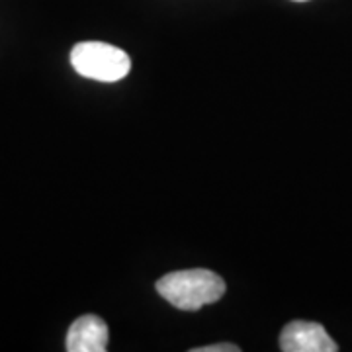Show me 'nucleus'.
I'll return each instance as SVG.
<instances>
[{
  "label": "nucleus",
  "instance_id": "obj_1",
  "mask_svg": "<svg viewBox=\"0 0 352 352\" xmlns=\"http://www.w3.org/2000/svg\"><path fill=\"white\" fill-rule=\"evenodd\" d=\"M157 292L170 305L182 311H196L215 303L226 294V282L212 270L192 268L170 272L157 282Z\"/></svg>",
  "mask_w": 352,
  "mask_h": 352
},
{
  "label": "nucleus",
  "instance_id": "obj_2",
  "mask_svg": "<svg viewBox=\"0 0 352 352\" xmlns=\"http://www.w3.org/2000/svg\"><path fill=\"white\" fill-rule=\"evenodd\" d=\"M71 65L78 75L100 82H118L131 71L126 51L104 41L76 43L71 51Z\"/></svg>",
  "mask_w": 352,
  "mask_h": 352
},
{
  "label": "nucleus",
  "instance_id": "obj_3",
  "mask_svg": "<svg viewBox=\"0 0 352 352\" xmlns=\"http://www.w3.org/2000/svg\"><path fill=\"white\" fill-rule=\"evenodd\" d=\"M284 352H337V342L329 337L323 325L314 321H292L280 335Z\"/></svg>",
  "mask_w": 352,
  "mask_h": 352
},
{
  "label": "nucleus",
  "instance_id": "obj_4",
  "mask_svg": "<svg viewBox=\"0 0 352 352\" xmlns=\"http://www.w3.org/2000/svg\"><path fill=\"white\" fill-rule=\"evenodd\" d=\"M110 331L98 315H82L69 327L67 344L69 352H106Z\"/></svg>",
  "mask_w": 352,
  "mask_h": 352
},
{
  "label": "nucleus",
  "instance_id": "obj_5",
  "mask_svg": "<svg viewBox=\"0 0 352 352\" xmlns=\"http://www.w3.org/2000/svg\"><path fill=\"white\" fill-rule=\"evenodd\" d=\"M192 352H239V346H237V344H231V342H219V344H210V346L192 349Z\"/></svg>",
  "mask_w": 352,
  "mask_h": 352
},
{
  "label": "nucleus",
  "instance_id": "obj_6",
  "mask_svg": "<svg viewBox=\"0 0 352 352\" xmlns=\"http://www.w3.org/2000/svg\"><path fill=\"white\" fill-rule=\"evenodd\" d=\"M296 2H305V0H296Z\"/></svg>",
  "mask_w": 352,
  "mask_h": 352
}]
</instances>
